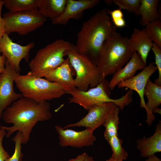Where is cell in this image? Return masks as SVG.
Listing matches in <instances>:
<instances>
[{"instance_id": "1", "label": "cell", "mask_w": 161, "mask_h": 161, "mask_svg": "<svg viewBox=\"0 0 161 161\" xmlns=\"http://www.w3.org/2000/svg\"><path fill=\"white\" fill-rule=\"evenodd\" d=\"M52 116L50 104L47 101L38 102L22 97L7 107L2 114L1 118L5 123L13 125L0 127L6 131L7 138L14 132L20 131L22 136V143L26 144L36 123L49 120Z\"/></svg>"}, {"instance_id": "2", "label": "cell", "mask_w": 161, "mask_h": 161, "mask_svg": "<svg viewBox=\"0 0 161 161\" xmlns=\"http://www.w3.org/2000/svg\"><path fill=\"white\" fill-rule=\"evenodd\" d=\"M116 30L107 10L103 9L83 23L77 34L75 47L78 53L88 57L96 65L103 44Z\"/></svg>"}, {"instance_id": "3", "label": "cell", "mask_w": 161, "mask_h": 161, "mask_svg": "<svg viewBox=\"0 0 161 161\" xmlns=\"http://www.w3.org/2000/svg\"><path fill=\"white\" fill-rule=\"evenodd\" d=\"M128 40L127 37L116 32L104 42L96 62L100 82L122 68L131 58L134 52L129 46Z\"/></svg>"}, {"instance_id": "4", "label": "cell", "mask_w": 161, "mask_h": 161, "mask_svg": "<svg viewBox=\"0 0 161 161\" xmlns=\"http://www.w3.org/2000/svg\"><path fill=\"white\" fill-rule=\"evenodd\" d=\"M72 45L68 41L58 39L39 49L29 63V71L35 76L44 77L65 61V52Z\"/></svg>"}, {"instance_id": "5", "label": "cell", "mask_w": 161, "mask_h": 161, "mask_svg": "<svg viewBox=\"0 0 161 161\" xmlns=\"http://www.w3.org/2000/svg\"><path fill=\"white\" fill-rule=\"evenodd\" d=\"M14 83L23 97L38 102L59 98L66 93L58 83L35 76L30 71L26 75H19Z\"/></svg>"}, {"instance_id": "6", "label": "cell", "mask_w": 161, "mask_h": 161, "mask_svg": "<svg viewBox=\"0 0 161 161\" xmlns=\"http://www.w3.org/2000/svg\"><path fill=\"white\" fill-rule=\"evenodd\" d=\"M71 97L68 98L69 103H74L88 110L96 105L106 103H114L121 110L128 105L129 99L128 96L125 94L117 99H113L110 97V90L109 82L106 79L101 81L96 86L86 91L76 88L67 92Z\"/></svg>"}, {"instance_id": "7", "label": "cell", "mask_w": 161, "mask_h": 161, "mask_svg": "<svg viewBox=\"0 0 161 161\" xmlns=\"http://www.w3.org/2000/svg\"><path fill=\"white\" fill-rule=\"evenodd\" d=\"M75 71L76 88L83 91L96 86L100 82L99 73L96 65L88 57L79 53L75 45L65 52Z\"/></svg>"}, {"instance_id": "8", "label": "cell", "mask_w": 161, "mask_h": 161, "mask_svg": "<svg viewBox=\"0 0 161 161\" xmlns=\"http://www.w3.org/2000/svg\"><path fill=\"white\" fill-rule=\"evenodd\" d=\"M2 18L5 33L8 35L13 32L21 35H27L42 27L47 21L38 9L8 11L3 14Z\"/></svg>"}, {"instance_id": "9", "label": "cell", "mask_w": 161, "mask_h": 161, "mask_svg": "<svg viewBox=\"0 0 161 161\" xmlns=\"http://www.w3.org/2000/svg\"><path fill=\"white\" fill-rule=\"evenodd\" d=\"M34 46L33 42L24 46L14 43L5 33L0 39V52L19 73L21 70L20 62L23 59L28 61L30 51Z\"/></svg>"}, {"instance_id": "10", "label": "cell", "mask_w": 161, "mask_h": 161, "mask_svg": "<svg viewBox=\"0 0 161 161\" xmlns=\"http://www.w3.org/2000/svg\"><path fill=\"white\" fill-rule=\"evenodd\" d=\"M19 75L6 59L5 70L0 73V127L4 110L23 97L15 91L13 87L15 79Z\"/></svg>"}, {"instance_id": "11", "label": "cell", "mask_w": 161, "mask_h": 161, "mask_svg": "<svg viewBox=\"0 0 161 161\" xmlns=\"http://www.w3.org/2000/svg\"><path fill=\"white\" fill-rule=\"evenodd\" d=\"M55 128L58 134L59 144L63 147L71 146L76 148L89 147L93 145L96 140L93 134L94 131L89 129L77 131L64 129L56 125Z\"/></svg>"}, {"instance_id": "12", "label": "cell", "mask_w": 161, "mask_h": 161, "mask_svg": "<svg viewBox=\"0 0 161 161\" xmlns=\"http://www.w3.org/2000/svg\"><path fill=\"white\" fill-rule=\"evenodd\" d=\"M117 106L112 102L94 106L88 110L87 114L80 120L68 124L63 128L83 127L94 131L99 127L103 125L108 117Z\"/></svg>"}, {"instance_id": "13", "label": "cell", "mask_w": 161, "mask_h": 161, "mask_svg": "<svg viewBox=\"0 0 161 161\" xmlns=\"http://www.w3.org/2000/svg\"><path fill=\"white\" fill-rule=\"evenodd\" d=\"M100 0H67L65 9L58 18L52 21V24L64 25L71 19L81 18L84 11L97 5Z\"/></svg>"}, {"instance_id": "14", "label": "cell", "mask_w": 161, "mask_h": 161, "mask_svg": "<svg viewBox=\"0 0 161 161\" xmlns=\"http://www.w3.org/2000/svg\"><path fill=\"white\" fill-rule=\"evenodd\" d=\"M157 70L154 62H151L137 75L129 79L121 81L117 84V86L119 88L126 87L137 92L140 98V107L145 109L144 90L150 77Z\"/></svg>"}, {"instance_id": "15", "label": "cell", "mask_w": 161, "mask_h": 161, "mask_svg": "<svg viewBox=\"0 0 161 161\" xmlns=\"http://www.w3.org/2000/svg\"><path fill=\"white\" fill-rule=\"evenodd\" d=\"M73 69L67 58L61 64L44 77L49 81L59 84L66 93L76 88L73 78Z\"/></svg>"}, {"instance_id": "16", "label": "cell", "mask_w": 161, "mask_h": 161, "mask_svg": "<svg viewBox=\"0 0 161 161\" xmlns=\"http://www.w3.org/2000/svg\"><path fill=\"white\" fill-rule=\"evenodd\" d=\"M146 65L139 55L137 52H134L126 66L113 75L109 82L110 90H113L121 81L134 76L138 70L143 69Z\"/></svg>"}, {"instance_id": "17", "label": "cell", "mask_w": 161, "mask_h": 161, "mask_svg": "<svg viewBox=\"0 0 161 161\" xmlns=\"http://www.w3.org/2000/svg\"><path fill=\"white\" fill-rule=\"evenodd\" d=\"M128 42L131 50L133 52H137L146 64L147 58L153 42L145 28L142 30L134 28L128 38Z\"/></svg>"}, {"instance_id": "18", "label": "cell", "mask_w": 161, "mask_h": 161, "mask_svg": "<svg viewBox=\"0 0 161 161\" xmlns=\"http://www.w3.org/2000/svg\"><path fill=\"white\" fill-rule=\"evenodd\" d=\"M137 148L143 158L148 157L161 151V122L157 123L155 132L151 136L137 141Z\"/></svg>"}, {"instance_id": "19", "label": "cell", "mask_w": 161, "mask_h": 161, "mask_svg": "<svg viewBox=\"0 0 161 161\" xmlns=\"http://www.w3.org/2000/svg\"><path fill=\"white\" fill-rule=\"evenodd\" d=\"M144 95L146 97L148 100L145 103L147 116L145 122L149 126L155 118L153 110L158 108L161 103V86L152 82L149 79L145 86Z\"/></svg>"}, {"instance_id": "20", "label": "cell", "mask_w": 161, "mask_h": 161, "mask_svg": "<svg viewBox=\"0 0 161 161\" xmlns=\"http://www.w3.org/2000/svg\"><path fill=\"white\" fill-rule=\"evenodd\" d=\"M66 2L67 0H40L38 9L43 16L52 21L62 14Z\"/></svg>"}, {"instance_id": "21", "label": "cell", "mask_w": 161, "mask_h": 161, "mask_svg": "<svg viewBox=\"0 0 161 161\" xmlns=\"http://www.w3.org/2000/svg\"><path fill=\"white\" fill-rule=\"evenodd\" d=\"M158 0H141L138 16L140 15V24L145 27L148 24L158 19Z\"/></svg>"}, {"instance_id": "22", "label": "cell", "mask_w": 161, "mask_h": 161, "mask_svg": "<svg viewBox=\"0 0 161 161\" xmlns=\"http://www.w3.org/2000/svg\"><path fill=\"white\" fill-rule=\"evenodd\" d=\"M40 0H3V5L10 12L38 9Z\"/></svg>"}, {"instance_id": "23", "label": "cell", "mask_w": 161, "mask_h": 161, "mask_svg": "<svg viewBox=\"0 0 161 161\" xmlns=\"http://www.w3.org/2000/svg\"><path fill=\"white\" fill-rule=\"evenodd\" d=\"M120 109L117 106L108 117L103 125L105 128L104 137L107 141L113 136H118Z\"/></svg>"}, {"instance_id": "24", "label": "cell", "mask_w": 161, "mask_h": 161, "mask_svg": "<svg viewBox=\"0 0 161 161\" xmlns=\"http://www.w3.org/2000/svg\"><path fill=\"white\" fill-rule=\"evenodd\" d=\"M107 141L112 151L111 157L113 160L115 161H120L127 159L128 153L122 146L123 140L119 138L118 136L111 137Z\"/></svg>"}, {"instance_id": "25", "label": "cell", "mask_w": 161, "mask_h": 161, "mask_svg": "<svg viewBox=\"0 0 161 161\" xmlns=\"http://www.w3.org/2000/svg\"><path fill=\"white\" fill-rule=\"evenodd\" d=\"M153 42L161 49V23L158 19L148 24L145 27Z\"/></svg>"}, {"instance_id": "26", "label": "cell", "mask_w": 161, "mask_h": 161, "mask_svg": "<svg viewBox=\"0 0 161 161\" xmlns=\"http://www.w3.org/2000/svg\"><path fill=\"white\" fill-rule=\"evenodd\" d=\"M141 0H114L113 3L118 6L119 9L126 10L138 16Z\"/></svg>"}, {"instance_id": "27", "label": "cell", "mask_w": 161, "mask_h": 161, "mask_svg": "<svg viewBox=\"0 0 161 161\" xmlns=\"http://www.w3.org/2000/svg\"><path fill=\"white\" fill-rule=\"evenodd\" d=\"M22 136L21 133L17 131L12 140L15 143L14 152L11 157L7 159L5 161H21L23 154L21 152V144L22 142Z\"/></svg>"}, {"instance_id": "28", "label": "cell", "mask_w": 161, "mask_h": 161, "mask_svg": "<svg viewBox=\"0 0 161 161\" xmlns=\"http://www.w3.org/2000/svg\"><path fill=\"white\" fill-rule=\"evenodd\" d=\"M151 49L155 56L154 63L159 73L158 78L155 80L154 83L158 85L161 86V49L153 42Z\"/></svg>"}, {"instance_id": "29", "label": "cell", "mask_w": 161, "mask_h": 161, "mask_svg": "<svg viewBox=\"0 0 161 161\" xmlns=\"http://www.w3.org/2000/svg\"><path fill=\"white\" fill-rule=\"evenodd\" d=\"M108 13L110 14L114 25L116 27H122L126 26V22L123 18V14L120 9L110 10L107 9Z\"/></svg>"}, {"instance_id": "30", "label": "cell", "mask_w": 161, "mask_h": 161, "mask_svg": "<svg viewBox=\"0 0 161 161\" xmlns=\"http://www.w3.org/2000/svg\"><path fill=\"white\" fill-rule=\"evenodd\" d=\"M7 131L5 129L0 127V161H5L10 157L9 153L4 149L2 141L4 137L6 135Z\"/></svg>"}, {"instance_id": "31", "label": "cell", "mask_w": 161, "mask_h": 161, "mask_svg": "<svg viewBox=\"0 0 161 161\" xmlns=\"http://www.w3.org/2000/svg\"><path fill=\"white\" fill-rule=\"evenodd\" d=\"M6 58L3 54L0 55V73L4 72L5 69Z\"/></svg>"}, {"instance_id": "32", "label": "cell", "mask_w": 161, "mask_h": 161, "mask_svg": "<svg viewBox=\"0 0 161 161\" xmlns=\"http://www.w3.org/2000/svg\"><path fill=\"white\" fill-rule=\"evenodd\" d=\"M1 11L0 10V39L5 33L4 24L1 15Z\"/></svg>"}, {"instance_id": "33", "label": "cell", "mask_w": 161, "mask_h": 161, "mask_svg": "<svg viewBox=\"0 0 161 161\" xmlns=\"http://www.w3.org/2000/svg\"><path fill=\"white\" fill-rule=\"evenodd\" d=\"M86 153H83L78 156L76 158L69 160L68 161H83Z\"/></svg>"}, {"instance_id": "34", "label": "cell", "mask_w": 161, "mask_h": 161, "mask_svg": "<svg viewBox=\"0 0 161 161\" xmlns=\"http://www.w3.org/2000/svg\"><path fill=\"white\" fill-rule=\"evenodd\" d=\"M145 161H161V160L154 155L148 157Z\"/></svg>"}, {"instance_id": "35", "label": "cell", "mask_w": 161, "mask_h": 161, "mask_svg": "<svg viewBox=\"0 0 161 161\" xmlns=\"http://www.w3.org/2000/svg\"><path fill=\"white\" fill-rule=\"evenodd\" d=\"M83 161H95L93 158L86 153Z\"/></svg>"}, {"instance_id": "36", "label": "cell", "mask_w": 161, "mask_h": 161, "mask_svg": "<svg viewBox=\"0 0 161 161\" xmlns=\"http://www.w3.org/2000/svg\"><path fill=\"white\" fill-rule=\"evenodd\" d=\"M161 110L160 109L157 108L153 110L152 111V112L153 113H157L158 114H161Z\"/></svg>"}, {"instance_id": "37", "label": "cell", "mask_w": 161, "mask_h": 161, "mask_svg": "<svg viewBox=\"0 0 161 161\" xmlns=\"http://www.w3.org/2000/svg\"><path fill=\"white\" fill-rule=\"evenodd\" d=\"M105 3L109 5H110L113 3V0H105L104 1Z\"/></svg>"}, {"instance_id": "38", "label": "cell", "mask_w": 161, "mask_h": 161, "mask_svg": "<svg viewBox=\"0 0 161 161\" xmlns=\"http://www.w3.org/2000/svg\"><path fill=\"white\" fill-rule=\"evenodd\" d=\"M3 4V0H0V10H1Z\"/></svg>"}, {"instance_id": "39", "label": "cell", "mask_w": 161, "mask_h": 161, "mask_svg": "<svg viewBox=\"0 0 161 161\" xmlns=\"http://www.w3.org/2000/svg\"><path fill=\"white\" fill-rule=\"evenodd\" d=\"M106 161H115L113 160L111 157H110L109 159L107 160ZM120 161H123V160H121Z\"/></svg>"}]
</instances>
